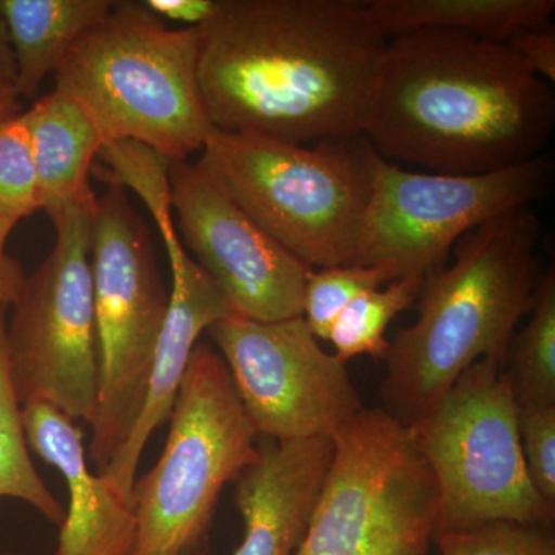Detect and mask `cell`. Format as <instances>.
Returning a JSON list of instances; mask_svg holds the SVG:
<instances>
[{"instance_id":"d6a6232c","label":"cell","mask_w":555,"mask_h":555,"mask_svg":"<svg viewBox=\"0 0 555 555\" xmlns=\"http://www.w3.org/2000/svg\"><path fill=\"white\" fill-rule=\"evenodd\" d=\"M181 555H203V546L192 547V550L184 551Z\"/></svg>"},{"instance_id":"e0dca14e","label":"cell","mask_w":555,"mask_h":555,"mask_svg":"<svg viewBox=\"0 0 555 555\" xmlns=\"http://www.w3.org/2000/svg\"><path fill=\"white\" fill-rule=\"evenodd\" d=\"M30 134L40 210L51 221L98 199L90 177L104 138L86 109L54 89L22 113Z\"/></svg>"},{"instance_id":"5bb4252c","label":"cell","mask_w":555,"mask_h":555,"mask_svg":"<svg viewBox=\"0 0 555 555\" xmlns=\"http://www.w3.org/2000/svg\"><path fill=\"white\" fill-rule=\"evenodd\" d=\"M331 437L266 441L235 478L244 539L233 555H297L334 459Z\"/></svg>"},{"instance_id":"8992f818","label":"cell","mask_w":555,"mask_h":555,"mask_svg":"<svg viewBox=\"0 0 555 555\" xmlns=\"http://www.w3.org/2000/svg\"><path fill=\"white\" fill-rule=\"evenodd\" d=\"M169 420L163 454L131 491V555L203 546L222 488L258 460L257 430L224 360L206 343L193 349Z\"/></svg>"},{"instance_id":"4316f807","label":"cell","mask_w":555,"mask_h":555,"mask_svg":"<svg viewBox=\"0 0 555 555\" xmlns=\"http://www.w3.org/2000/svg\"><path fill=\"white\" fill-rule=\"evenodd\" d=\"M517 423L532 486L555 507V404H517Z\"/></svg>"},{"instance_id":"ba28073f","label":"cell","mask_w":555,"mask_h":555,"mask_svg":"<svg viewBox=\"0 0 555 555\" xmlns=\"http://www.w3.org/2000/svg\"><path fill=\"white\" fill-rule=\"evenodd\" d=\"M334 443L297 555H427L438 489L411 427L383 408L363 409Z\"/></svg>"},{"instance_id":"ffe728a7","label":"cell","mask_w":555,"mask_h":555,"mask_svg":"<svg viewBox=\"0 0 555 555\" xmlns=\"http://www.w3.org/2000/svg\"><path fill=\"white\" fill-rule=\"evenodd\" d=\"M96 159L102 163V167L93 170L101 181L107 182L108 188H118L124 192L130 190L147 208L166 247L171 272H177L189 255L179 241L173 219V160L134 139H113L105 142Z\"/></svg>"},{"instance_id":"603a6c76","label":"cell","mask_w":555,"mask_h":555,"mask_svg":"<svg viewBox=\"0 0 555 555\" xmlns=\"http://www.w3.org/2000/svg\"><path fill=\"white\" fill-rule=\"evenodd\" d=\"M425 275L411 273L390 281L387 287L364 292L353 299L332 326L327 341L343 363L352 358L369 356L385 360L389 341L386 331L393 318L418 298Z\"/></svg>"},{"instance_id":"5b68a950","label":"cell","mask_w":555,"mask_h":555,"mask_svg":"<svg viewBox=\"0 0 555 555\" xmlns=\"http://www.w3.org/2000/svg\"><path fill=\"white\" fill-rule=\"evenodd\" d=\"M199 28H169L145 2L115 0L54 73L104 144L134 139L173 163L201 153L215 127L198 82Z\"/></svg>"},{"instance_id":"4dcf8cb0","label":"cell","mask_w":555,"mask_h":555,"mask_svg":"<svg viewBox=\"0 0 555 555\" xmlns=\"http://www.w3.org/2000/svg\"><path fill=\"white\" fill-rule=\"evenodd\" d=\"M14 86H16V65H14L5 21L0 14V90L14 89Z\"/></svg>"},{"instance_id":"3957f363","label":"cell","mask_w":555,"mask_h":555,"mask_svg":"<svg viewBox=\"0 0 555 555\" xmlns=\"http://www.w3.org/2000/svg\"><path fill=\"white\" fill-rule=\"evenodd\" d=\"M539 236L534 208H518L456 241L451 268L426 273L418 318L389 341L385 411L411 426L481 358L506 363L542 278Z\"/></svg>"},{"instance_id":"6da1fadb","label":"cell","mask_w":555,"mask_h":555,"mask_svg":"<svg viewBox=\"0 0 555 555\" xmlns=\"http://www.w3.org/2000/svg\"><path fill=\"white\" fill-rule=\"evenodd\" d=\"M211 126L302 144L364 134L387 50L360 0H221L199 28Z\"/></svg>"},{"instance_id":"484cf974","label":"cell","mask_w":555,"mask_h":555,"mask_svg":"<svg viewBox=\"0 0 555 555\" xmlns=\"http://www.w3.org/2000/svg\"><path fill=\"white\" fill-rule=\"evenodd\" d=\"M440 555H555L550 526L499 521L436 539Z\"/></svg>"},{"instance_id":"ac0fdd59","label":"cell","mask_w":555,"mask_h":555,"mask_svg":"<svg viewBox=\"0 0 555 555\" xmlns=\"http://www.w3.org/2000/svg\"><path fill=\"white\" fill-rule=\"evenodd\" d=\"M115 0H0L20 98L33 100L76 42L112 10Z\"/></svg>"},{"instance_id":"f546056e","label":"cell","mask_w":555,"mask_h":555,"mask_svg":"<svg viewBox=\"0 0 555 555\" xmlns=\"http://www.w3.org/2000/svg\"><path fill=\"white\" fill-rule=\"evenodd\" d=\"M14 228L16 225L0 218V308L7 309L13 305L25 280L20 262L7 251V243Z\"/></svg>"},{"instance_id":"2e32d148","label":"cell","mask_w":555,"mask_h":555,"mask_svg":"<svg viewBox=\"0 0 555 555\" xmlns=\"http://www.w3.org/2000/svg\"><path fill=\"white\" fill-rule=\"evenodd\" d=\"M230 313L221 292L192 258L171 272L169 310L153 353L141 414L126 443L100 474L130 505L139 460L152 434L169 420L201 334Z\"/></svg>"},{"instance_id":"8fae6325","label":"cell","mask_w":555,"mask_h":555,"mask_svg":"<svg viewBox=\"0 0 555 555\" xmlns=\"http://www.w3.org/2000/svg\"><path fill=\"white\" fill-rule=\"evenodd\" d=\"M553 156L480 175L412 171L379 159L352 264L398 278L441 268L456 241L550 192Z\"/></svg>"},{"instance_id":"83f0119b","label":"cell","mask_w":555,"mask_h":555,"mask_svg":"<svg viewBox=\"0 0 555 555\" xmlns=\"http://www.w3.org/2000/svg\"><path fill=\"white\" fill-rule=\"evenodd\" d=\"M506 46L540 79L555 80V28L553 24L529 28L507 40Z\"/></svg>"},{"instance_id":"9c48e42d","label":"cell","mask_w":555,"mask_h":555,"mask_svg":"<svg viewBox=\"0 0 555 555\" xmlns=\"http://www.w3.org/2000/svg\"><path fill=\"white\" fill-rule=\"evenodd\" d=\"M91 275L100 386L90 426V456L96 473L102 474L141 414L153 353L170 302L147 225L118 188H108L94 207Z\"/></svg>"},{"instance_id":"7a4b0ae2","label":"cell","mask_w":555,"mask_h":555,"mask_svg":"<svg viewBox=\"0 0 555 555\" xmlns=\"http://www.w3.org/2000/svg\"><path fill=\"white\" fill-rule=\"evenodd\" d=\"M554 124L553 89L506 43L418 30L387 42L364 134L389 163L480 175L542 155Z\"/></svg>"},{"instance_id":"d4e9b609","label":"cell","mask_w":555,"mask_h":555,"mask_svg":"<svg viewBox=\"0 0 555 555\" xmlns=\"http://www.w3.org/2000/svg\"><path fill=\"white\" fill-rule=\"evenodd\" d=\"M40 210L38 175L22 113L0 120V218L16 225Z\"/></svg>"},{"instance_id":"836d02e7","label":"cell","mask_w":555,"mask_h":555,"mask_svg":"<svg viewBox=\"0 0 555 555\" xmlns=\"http://www.w3.org/2000/svg\"><path fill=\"white\" fill-rule=\"evenodd\" d=\"M0 555H20V554H14V553H5V554H0Z\"/></svg>"},{"instance_id":"7402d4cb","label":"cell","mask_w":555,"mask_h":555,"mask_svg":"<svg viewBox=\"0 0 555 555\" xmlns=\"http://www.w3.org/2000/svg\"><path fill=\"white\" fill-rule=\"evenodd\" d=\"M529 320L507 347L506 375L517 404H555V270L540 278Z\"/></svg>"},{"instance_id":"1f68e13d","label":"cell","mask_w":555,"mask_h":555,"mask_svg":"<svg viewBox=\"0 0 555 555\" xmlns=\"http://www.w3.org/2000/svg\"><path fill=\"white\" fill-rule=\"evenodd\" d=\"M20 94L14 89L0 90V120L20 115Z\"/></svg>"},{"instance_id":"52a82bcc","label":"cell","mask_w":555,"mask_h":555,"mask_svg":"<svg viewBox=\"0 0 555 555\" xmlns=\"http://www.w3.org/2000/svg\"><path fill=\"white\" fill-rule=\"evenodd\" d=\"M409 427L436 480L437 537L499 521L554 520L555 507L529 478L505 361L478 360Z\"/></svg>"},{"instance_id":"cb8c5ba5","label":"cell","mask_w":555,"mask_h":555,"mask_svg":"<svg viewBox=\"0 0 555 555\" xmlns=\"http://www.w3.org/2000/svg\"><path fill=\"white\" fill-rule=\"evenodd\" d=\"M397 278L385 266L349 264L312 270L306 281L302 318L318 339L327 341L335 321L353 299Z\"/></svg>"},{"instance_id":"d6986e66","label":"cell","mask_w":555,"mask_h":555,"mask_svg":"<svg viewBox=\"0 0 555 555\" xmlns=\"http://www.w3.org/2000/svg\"><path fill=\"white\" fill-rule=\"evenodd\" d=\"M367 5L387 39L441 30L496 43L551 24L555 11L554 0H372Z\"/></svg>"},{"instance_id":"9a60e30c","label":"cell","mask_w":555,"mask_h":555,"mask_svg":"<svg viewBox=\"0 0 555 555\" xmlns=\"http://www.w3.org/2000/svg\"><path fill=\"white\" fill-rule=\"evenodd\" d=\"M25 438L68 488V509L54 555H131L137 520L133 507L104 477L87 465L83 430L46 403L22 408Z\"/></svg>"},{"instance_id":"f1b7e54d","label":"cell","mask_w":555,"mask_h":555,"mask_svg":"<svg viewBox=\"0 0 555 555\" xmlns=\"http://www.w3.org/2000/svg\"><path fill=\"white\" fill-rule=\"evenodd\" d=\"M221 0H145L159 20L179 22L185 28H201L217 16Z\"/></svg>"},{"instance_id":"277c9868","label":"cell","mask_w":555,"mask_h":555,"mask_svg":"<svg viewBox=\"0 0 555 555\" xmlns=\"http://www.w3.org/2000/svg\"><path fill=\"white\" fill-rule=\"evenodd\" d=\"M382 156L366 134L312 147L214 129L196 167L310 269L349 266Z\"/></svg>"},{"instance_id":"44dd1931","label":"cell","mask_w":555,"mask_h":555,"mask_svg":"<svg viewBox=\"0 0 555 555\" xmlns=\"http://www.w3.org/2000/svg\"><path fill=\"white\" fill-rule=\"evenodd\" d=\"M7 312L9 309L0 308V499L21 500L51 524L61 526L64 506L43 483L28 452L22 404L10 377Z\"/></svg>"},{"instance_id":"30bf717a","label":"cell","mask_w":555,"mask_h":555,"mask_svg":"<svg viewBox=\"0 0 555 555\" xmlns=\"http://www.w3.org/2000/svg\"><path fill=\"white\" fill-rule=\"evenodd\" d=\"M96 201L51 221L56 243L42 264L25 276L7 320L10 377L22 406L50 404L90 426L100 386L91 275Z\"/></svg>"},{"instance_id":"7c38bea8","label":"cell","mask_w":555,"mask_h":555,"mask_svg":"<svg viewBox=\"0 0 555 555\" xmlns=\"http://www.w3.org/2000/svg\"><path fill=\"white\" fill-rule=\"evenodd\" d=\"M258 436H337L361 411L346 363L328 353L305 318L257 321L230 315L207 328Z\"/></svg>"},{"instance_id":"4fadbf2b","label":"cell","mask_w":555,"mask_h":555,"mask_svg":"<svg viewBox=\"0 0 555 555\" xmlns=\"http://www.w3.org/2000/svg\"><path fill=\"white\" fill-rule=\"evenodd\" d=\"M171 196L193 261L233 315L257 321L302 317L313 269L278 244L195 164L173 163Z\"/></svg>"}]
</instances>
